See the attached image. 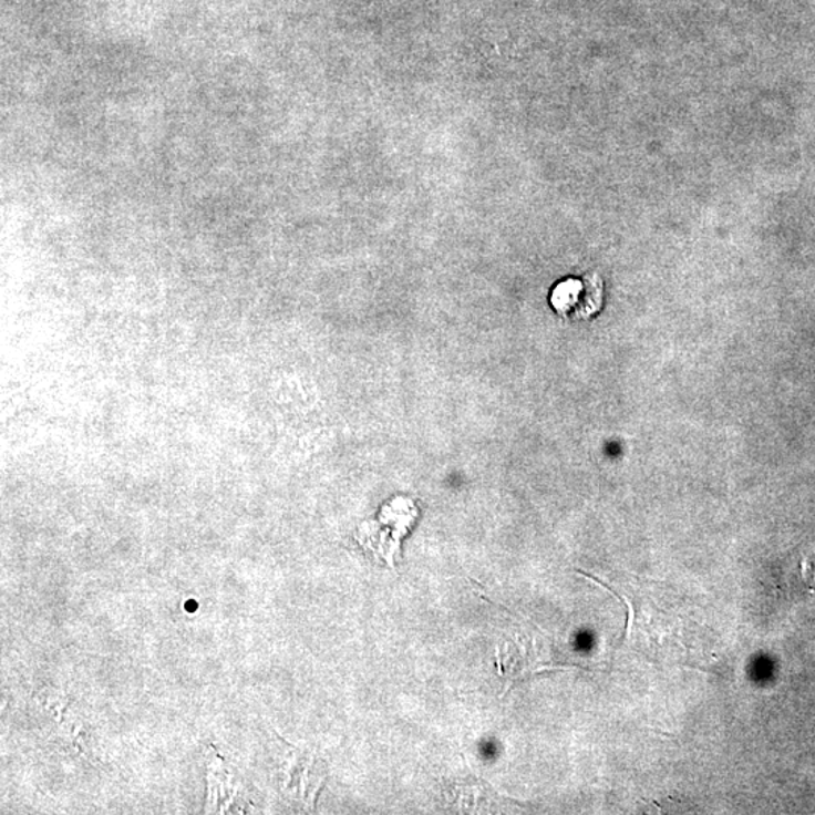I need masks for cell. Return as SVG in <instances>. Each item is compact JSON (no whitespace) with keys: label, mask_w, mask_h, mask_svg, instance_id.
I'll list each match as a JSON object with an SVG mask.
<instances>
[{"label":"cell","mask_w":815,"mask_h":815,"mask_svg":"<svg viewBox=\"0 0 815 815\" xmlns=\"http://www.w3.org/2000/svg\"><path fill=\"white\" fill-rule=\"evenodd\" d=\"M553 307L560 314L586 319L600 310L602 282L592 276L584 280H568L557 286L551 298Z\"/></svg>","instance_id":"1"},{"label":"cell","mask_w":815,"mask_h":815,"mask_svg":"<svg viewBox=\"0 0 815 815\" xmlns=\"http://www.w3.org/2000/svg\"><path fill=\"white\" fill-rule=\"evenodd\" d=\"M209 811L212 813H237V777L226 771L218 773L215 764L209 771Z\"/></svg>","instance_id":"2"}]
</instances>
